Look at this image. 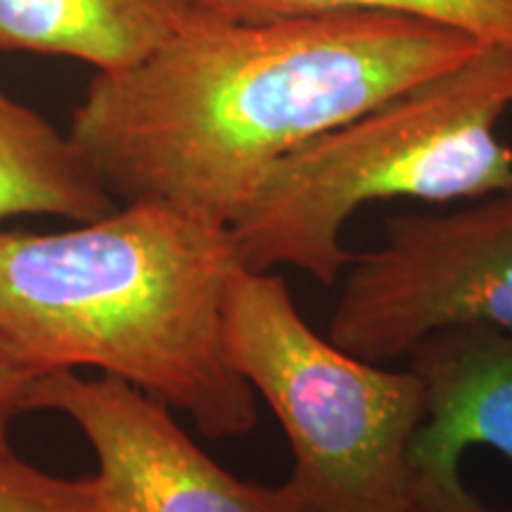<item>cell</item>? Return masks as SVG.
<instances>
[{
	"instance_id": "6da1fadb",
	"label": "cell",
	"mask_w": 512,
	"mask_h": 512,
	"mask_svg": "<svg viewBox=\"0 0 512 512\" xmlns=\"http://www.w3.org/2000/svg\"><path fill=\"white\" fill-rule=\"evenodd\" d=\"M482 48L396 12L259 22L192 12L143 62L95 72L69 136L119 204L228 228L278 159Z\"/></svg>"
},
{
	"instance_id": "30bf717a",
	"label": "cell",
	"mask_w": 512,
	"mask_h": 512,
	"mask_svg": "<svg viewBox=\"0 0 512 512\" xmlns=\"http://www.w3.org/2000/svg\"><path fill=\"white\" fill-rule=\"evenodd\" d=\"M190 12L230 22L323 15L396 12L460 29L486 46L512 50V0H185Z\"/></svg>"
},
{
	"instance_id": "52a82bcc",
	"label": "cell",
	"mask_w": 512,
	"mask_h": 512,
	"mask_svg": "<svg viewBox=\"0 0 512 512\" xmlns=\"http://www.w3.org/2000/svg\"><path fill=\"white\" fill-rule=\"evenodd\" d=\"M425 384L427 413L411 446L418 512H482L463 486L465 448L489 446L512 463V330L458 325L406 356Z\"/></svg>"
},
{
	"instance_id": "277c9868",
	"label": "cell",
	"mask_w": 512,
	"mask_h": 512,
	"mask_svg": "<svg viewBox=\"0 0 512 512\" xmlns=\"http://www.w3.org/2000/svg\"><path fill=\"white\" fill-rule=\"evenodd\" d=\"M230 366L290 439L283 484L299 512H418L411 446L427 413L411 368H387L323 339L278 273L235 266L223 299Z\"/></svg>"
},
{
	"instance_id": "9c48e42d",
	"label": "cell",
	"mask_w": 512,
	"mask_h": 512,
	"mask_svg": "<svg viewBox=\"0 0 512 512\" xmlns=\"http://www.w3.org/2000/svg\"><path fill=\"white\" fill-rule=\"evenodd\" d=\"M119 207L69 133L0 91V221L62 216L88 223Z\"/></svg>"
},
{
	"instance_id": "ba28073f",
	"label": "cell",
	"mask_w": 512,
	"mask_h": 512,
	"mask_svg": "<svg viewBox=\"0 0 512 512\" xmlns=\"http://www.w3.org/2000/svg\"><path fill=\"white\" fill-rule=\"evenodd\" d=\"M190 15L185 0H0V50L121 72L155 53Z\"/></svg>"
},
{
	"instance_id": "5b68a950",
	"label": "cell",
	"mask_w": 512,
	"mask_h": 512,
	"mask_svg": "<svg viewBox=\"0 0 512 512\" xmlns=\"http://www.w3.org/2000/svg\"><path fill=\"white\" fill-rule=\"evenodd\" d=\"M342 275L330 342L366 361L387 366L458 325L512 330V190L392 216L382 245L354 254Z\"/></svg>"
},
{
	"instance_id": "4fadbf2b",
	"label": "cell",
	"mask_w": 512,
	"mask_h": 512,
	"mask_svg": "<svg viewBox=\"0 0 512 512\" xmlns=\"http://www.w3.org/2000/svg\"><path fill=\"white\" fill-rule=\"evenodd\" d=\"M482 512H491V510H486V508H484V510H482ZM505 512H512V510H505Z\"/></svg>"
},
{
	"instance_id": "7a4b0ae2",
	"label": "cell",
	"mask_w": 512,
	"mask_h": 512,
	"mask_svg": "<svg viewBox=\"0 0 512 512\" xmlns=\"http://www.w3.org/2000/svg\"><path fill=\"white\" fill-rule=\"evenodd\" d=\"M228 228L152 202L60 233H0V335L46 370L98 368L178 408L204 437L254 427L230 366Z\"/></svg>"
},
{
	"instance_id": "3957f363",
	"label": "cell",
	"mask_w": 512,
	"mask_h": 512,
	"mask_svg": "<svg viewBox=\"0 0 512 512\" xmlns=\"http://www.w3.org/2000/svg\"><path fill=\"white\" fill-rule=\"evenodd\" d=\"M512 50L486 46L278 159L228 226L240 266H292L332 287L354 254L344 226L377 200H482L512 190Z\"/></svg>"
},
{
	"instance_id": "7c38bea8",
	"label": "cell",
	"mask_w": 512,
	"mask_h": 512,
	"mask_svg": "<svg viewBox=\"0 0 512 512\" xmlns=\"http://www.w3.org/2000/svg\"><path fill=\"white\" fill-rule=\"evenodd\" d=\"M48 370L0 335V453L10 446V425L36 411V389Z\"/></svg>"
},
{
	"instance_id": "8fae6325",
	"label": "cell",
	"mask_w": 512,
	"mask_h": 512,
	"mask_svg": "<svg viewBox=\"0 0 512 512\" xmlns=\"http://www.w3.org/2000/svg\"><path fill=\"white\" fill-rule=\"evenodd\" d=\"M0 512H98L93 479L48 475L8 448L0 453Z\"/></svg>"
},
{
	"instance_id": "8992f818",
	"label": "cell",
	"mask_w": 512,
	"mask_h": 512,
	"mask_svg": "<svg viewBox=\"0 0 512 512\" xmlns=\"http://www.w3.org/2000/svg\"><path fill=\"white\" fill-rule=\"evenodd\" d=\"M36 411L62 413L91 444L98 512H299L283 484L235 477L183 432L166 403L121 377L48 370Z\"/></svg>"
}]
</instances>
